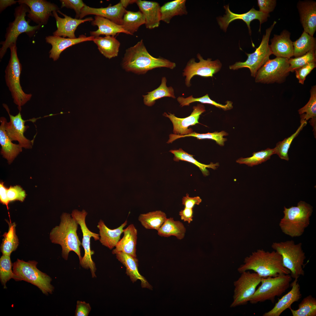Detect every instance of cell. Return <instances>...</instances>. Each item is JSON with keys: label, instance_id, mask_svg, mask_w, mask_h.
Segmentation results:
<instances>
[{"label": "cell", "instance_id": "1", "mask_svg": "<svg viewBox=\"0 0 316 316\" xmlns=\"http://www.w3.org/2000/svg\"><path fill=\"white\" fill-rule=\"evenodd\" d=\"M121 66L126 71L143 74L156 68L165 67L173 69L176 64L163 58L152 56L148 52L141 39L126 50Z\"/></svg>", "mask_w": 316, "mask_h": 316}, {"label": "cell", "instance_id": "2", "mask_svg": "<svg viewBox=\"0 0 316 316\" xmlns=\"http://www.w3.org/2000/svg\"><path fill=\"white\" fill-rule=\"evenodd\" d=\"M249 270L253 271L262 278L290 274V271L283 266L281 255L274 250L269 252L259 249L245 258L244 263L237 270L241 273Z\"/></svg>", "mask_w": 316, "mask_h": 316}, {"label": "cell", "instance_id": "3", "mask_svg": "<svg viewBox=\"0 0 316 316\" xmlns=\"http://www.w3.org/2000/svg\"><path fill=\"white\" fill-rule=\"evenodd\" d=\"M78 224L70 214L64 213L61 217L59 224L53 228L50 232V240L52 243L61 245L62 257L66 260L71 251L77 254L80 261L82 258L80 248L81 243L77 232Z\"/></svg>", "mask_w": 316, "mask_h": 316}, {"label": "cell", "instance_id": "4", "mask_svg": "<svg viewBox=\"0 0 316 316\" xmlns=\"http://www.w3.org/2000/svg\"><path fill=\"white\" fill-rule=\"evenodd\" d=\"M313 207L304 201L299 202L296 206L284 207V216L279 226L284 234L293 238L302 236L310 224Z\"/></svg>", "mask_w": 316, "mask_h": 316}, {"label": "cell", "instance_id": "5", "mask_svg": "<svg viewBox=\"0 0 316 316\" xmlns=\"http://www.w3.org/2000/svg\"><path fill=\"white\" fill-rule=\"evenodd\" d=\"M9 48L11 55L5 71V82L11 92L13 102L18 106L19 111H21V107L30 99L32 95L25 93L20 85L22 66L18 56L16 44H12Z\"/></svg>", "mask_w": 316, "mask_h": 316}, {"label": "cell", "instance_id": "6", "mask_svg": "<svg viewBox=\"0 0 316 316\" xmlns=\"http://www.w3.org/2000/svg\"><path fill=\"white\" fill-rule=\"evenodd\" d=\"M30 10L28 6L24 4H20L15 8L14 20L10 23L6 29L5 40L0 42V44L2 45L0 49L1 59L3 58L7 49L12 44H16L19 35L25 33L29 37H32L42 26L40 25L33 26L29 25L30 20H26L25 17L26 13H28Z\"/></svg>", "mask_w": 316, "mask_h": 316}, {"label": "cell", "instance_id": "7", "mask_svg": "<svg viewBox=\"0 0 316 316\" xmlns=\"http://www.w3.org/2000/svg\"><path fill=\"white\" fill-rule=\"evenodd\" d=\"M35 261L25 262L17 259L13 264V279L16 281H24L37 287L43 294L51 293L54 287L51 284V278L37 267Z\"/></svg>", "mask_w": 316, "mask_h": 316}, {"label": "cell", "instance_id": "8", "mask_svg": "<svg viewBox=\"0 0 316 316\" xmlns=\"http://www.w3.org/2000/svg\"><path fill=\"white\" fill-rule=\"evenodd\" d=\"M272 248L281 256L283 266L290 272L294 279L304 276L303 266L306 257L301 243L296 244L293 240L273 242Z\"/></svg>", "mask_w": 316, "mask_h": 316}, {"label": "cell", "instance_id": "9", "mask_svg": "<svg viewBox=\"0 0 316 316\" xmlns=\"http://www.w3.org/2000/svg\"><path fill=\"white\" fill-rule=\"evenodd\" d=\"M292 280L289 274L262 278L261 285L256 290L249 302L255 304L269 300L274 303L276 297L280 296L289 288Z\"/></svg>", "mask_w": 316, "mask_h": 316}, {"label": "cell", "instance_id": "10", "mask_svg": "<svg viewBox=\"0 0 316 316\" xmlns=\"http://www.w3.org/2000/svg\"><path fill=\"white\" fill-rule=\"evenodd\" d=\"M276 22L274 21L272 24L266 30L265 34L263 36L261 42L255 51L251 54L246 53L248 56L244 62H237L229 66L231 70H236L240 68H248L252 77H255L259 69L269 59L272 54L269 47V37L274 27Z\"/></svg>", "mask_w": 316, "mask_h": 316}, {"label": "cell", "instance_id": "11", "mask_svg": "<svg viewBox=\"0 0 316 316\" xmlns=\"http://www.w3.org/2000/svg\"><path fill=\"white\" fill-rule=\"evenodd\" d=\"M233 282L234 286L233 301L230 307L233 308L246 305L254 293L262 277L256 273L246 271L241 273Z\"/></svg>", "mask_w": 316, "mask_h": 316}, {"label": "cell", "instance_id": "12", "mask_svg": "<svg viewBox=\"0 0 316 316\" xmlns=\"http://www.w3.org/2000/svg\"><path fill=\"white\" fill-rule=\"evenodd\" d=\"M87 213L84 210L80 211L77 209L73 210L71 214L72 217L80 225L83 234V239L81 245L84 250V254L80 261L81 266L83 268L90 270L92 278L96 277V267L95 262L92 258V255L94 252L91 250L90 247V239L93 238L95 241L99 239V235L91 231L87 226L85 218Z\"/></svg>", "mask_w": 316, "mask_h": 316}, {"label": "cell", "instance_id": "13", "mask_svg": "<svg viewBox=\"0 0 316 316\" xmlns=\"http://www.w3.org/2000/svg\"><path fill=\"white\" fill-rule=\"evenodd\" d=\"M288 59L276 57L268 60L259 69L255 77V82L264 84L280 83L290 72Z\"/></svg>", "mask_w": 316, "mask_h": 316}, {"label": "cell", "instance_id": "14", "mask_svg": "<svg viewBox=\"0 0 316 316\" xmlns=\"http://www.w3.org/2000/svg\"><path fill=\"white\" fill-rule=\"evenodd\" d=\"M197 57L199 61L197 62L194 58L191 59L183 71V75L186 76L185 83L188 87L191 86L190 80L194 76L212 77L220 70L222 67V64L219 59L212 61V59L209 58L204 59L199 53Z\"/></svg>", "mask_w": 316, "mask_h": 316}, {"label": "cell", "instance_id": "15", "mask_svg": "<svg viewBox=\"0 0 316 316\" xmlns=\"http://www.w3.org/2000/svg\"><path fill=\"white\" fill-rule=\"evenodd\" d=\"M3 106L7 112L10 118V121H6L5 124V129L7 135L11 141H17L22 148L31 149L33 145L34 139L30 140L24 135V133L29 127L25 125V122L28 120H24L22 118L20 111L15 116L11 115L8 106L3 104Z\"/></svg>", "mask_w": 316, "mask_h": 316}, {"label": "cell", "instance_id": "16", "mask_svg": "<svg viewBox=\"0 0 316 316\" xmlns=\"http://www.w3.org/2000/svg\"><path fill=\"white\" fill-rule=\"evenodd\" d=\"M18 2L27 5L30 9L27 15L28 17L42 25L47 23L49 17L53 16L54 11L59 10L56 5L45 0H19Z\"/></svg>", "mask_w": 316, "mask_h": 316}, {"label": "cell", "instance_id": "17", "mask_svg": "<svg viewBox=\"0 0 316 316\" xmlns=\"http://www.w3.org/2000/svg\"><path fill=\"white\" fill-rule=\"evenodd\" d=\"M224 7L225 10L226 14L223 17H219L217 18V21L220 28L226 32L229 24L233 21L237 19L243 20L246 23L248 29L249 34L251 35V31L250 24L252 20L257 19L260 23L259 32L260 31L261 24L266 22L269 14L265 13L256 10L253 8L248 12L241 14L235 13L230 10L229 5L224 6Z\"/></svg>", "mask_w": 316, "mask_h": 316}, {"label": "cell", "instance_id": "18", "mask_svg": "<svg viewBox=\"0 0 316 316\" xmlns=\"http://www.w3.org/2000/svg\"><path fill=\"white\" fill-rule=\"evenodd\" d=\"M193 109L190 115L183 118L177 117L174 114L170 113H164L163 115L169 118L172 123L174 134L184 135L190 134L193 132V130L188 127L200 123L198 120L200 116L205 111V106L202 104H198L197 106H194Z\"/></svg>", "mask_w": 316, "mask_h": 316}, {"label": "cell", "instance_id": "19", "mask_svg": "<svg viewBox=\"0 0 316 316\" xmlns=\"http://www.w3.org/2000/svg\"><path fill=\"white\" fill-rule=\"evenodd\" d=\"M56 23L57 30L53 33L54 36L74 39L76 37L75 31L78 27L85 22L92 21L94 19L89 17L83 19L73 18L61 12L59 10L52 12Z\"/></svg>", "mask_w": 316, "mask_h": 316}, {"label": "cell", "instance_id": "20", "mask_svg": "<svg viewBox=\"0 0 316 316\" xmlns=\"http://www.w3.org/2000/svg\"><path fill=\"white\" fill-rule=\"evenodd\" d=\"M126 11L125 8L120 2L114 6L110 4L105 8H94L85 4L81 10L79 19H82L88 15H94L102 16L121 25Z\"/></svg>", "mask_w": 316, "mask_h": 316}, {"label": "cell", "instance_id": "21", "mask_svg": "<svg viewBox=\"0 0 316 316\" xmlns=\"http://www.w3.org/2000/svg\"><path fill=\"white\" fill-rule=\"evenodd\" d=\"M95 37L91 36L87 37L83 35L74 39L54 35L46 36L45 38L46 42L52 46L51 49L49 52V57L54 61H56L59 58L61 52L66 49L81 42L93 41Z\"/></svg>", "mask_w": 316, "mask_h": 316}, {"label": "cell", "instance_id": "22", "mask_svg": "<svg viewBox=\"0 0 316 316\" xmlns=\"http://www.w3.org/2000/svg\"><path fill=\"white\" fill-rule=\"evenodd\" d=\"M298 8L304 31L313 36L316 30V3L312 1H299Z\"/></svg>", "mask_w": 316, "mask_h": 316}, {"label": "cell", "instance_id": "23", "mask_svg": "<svg viewBox=\"0 0 316 316\" xmlns=\"http://www.w3.org/2000/svg\"><path fill=\"white\" fill-rule=\"evenodd\" d=\"M291 283V290L279 299L274 307L270 310L265 312L263 316H279L285 310L291 307V305L297 302L302 297L300 286L298 279H294Z\"/></svg>", "mask_w": 316, "mask_h": 316}, {"label": "cell", "instance_id": "24", "mask_svg": "<svg viewBox=\"0 0 316 316\" xmlns=\"http://www.w3.org/2000/svg\"><path fill=\"white\" fill-rule=\"evenodd\" d=\"M290 33L284 30L280 35H274L269 45L272 54L276 57L290 59L293 56V42L290 39Z\"/></svg>", "mask_w": 316, "mask_h": 316}, {"label": "cell", "instance_id": "25", "mask_svg": "<svg viewBox=\"0 0 316 316\" xmlns=\"http://www.w3.org/2000/svg\"><path fill=\"white\" fill-rule=\"evenodd\" d=\"M123 236L118 242L112 253L116 254L122 252L136 257V246L137 239V230L134 224L129 225L124 229Z\"/></svg>", "mask_w": 316, "mask_h": 316}, {"label": "cell", "instance_id": "26", "mask_svg": "<svg viewBox=\"0 0 316 316\" xmlns=\"http://www.w3.org/2000/svg\"><path fill=\"white\" fill-rule=\"evenodd\" d=\"M116 258L126 268V273L129 276L133 283L139 280L141 282L142 288L152 289V286L148 283L146 279L139 273L138 266V260L136 257L122 252L116 254Z\"/></svg>", "mask_w": 316, "mask_h": 316}, {"label": "cell", "instance_id": "27", "mask_svg": "<svg viewBox=\"0 0 316 316\" xmlns=\"http://www.w3.org/2000/svg\"><path fill=\"white\" fill-rule=\"evenodd\" d=\"M136 3L143 14L146 27L152 29L158 27L161 21L160 6L155 1L137 0Z\"/></svg>", "mask_w": 316, "mask_h": 316}, {"label": "cell", "instance_id": "28", "mask_svg": "<svg viewBox=\"0 0 316 316\" xmlns=\"http://www.w3.org/2000/svg\"><path fill=\"white\" fill-rule=\"evenodd\" d=\"M127 220L117 228L111 229L108 228L104 221L100 219L97 227L99 230V240L102 245L111 250L115 247L120 239L123 231V228L127 224Z\"/></svg>", "mask_w": 316, "mask_h": 316}, {"label": "cell", "instance_id": "29", "mask_svg": "<svg viewBox=\"0 0 316 316\" xmlns=\"http://www.w3.org/2000/svg\"><path fill=\"white\" fill-rule=\"evenodd\" d=\"M6 118L1 117L0 118V144L1 146V154L7 159L9 163H11L18 155L22 151V147L19 144L12 142L6 134L5 124Z\"/></svg>", "mask_w": 316, "mask_h": 316}, {"label": "cell", "instance_id": "30", "mask_svg": "<svg viewBox=\"0 0 316 316\" xmlns=\"http://www.w3.org/2000/svg\"><path fill=\"white\" fill-rule=\"evenodd\" d=\"M91 24L93 26H97L98 28L96 31L90 32V35L95 37L99 36L101 35L114 36L117 34L120 33L129 35L124 30L122 25H118L101 16H95L94 19L91 22Z\"/></svg>", "mask_w": 316, "mask_h": 316}, {"label": "cell", "instance_id": "31", "mask_svg": "<svg viewBox=\"0 0 316 316\" xmlns=\"http://www.w3.org/2000/svg\"><path fill=\"white\" fill-rule=\"evenodd\" d=\"M186 2V0H175L167 2L160 7L161 21L169 24L174 16L187 15Z\"/></svg>", "mask_w": 316, "mask_h": 316}, {"label": "cell", "instance_id": "32", "mask_svg": "<svg viewBox=\"0 0 316 316\" xmlns=\"http://www.w3.org/2000/svg\"><path fill=\"white\" fill-rule=\"evenodd\" d=\"M93 41L100 52L106 58L111 59L118 56L120 43L114 36L95 37Z\"/></svg>", "mask_w": 316, "mask_h": 316}, {"label": "cell", "instance_id": "33", "mask_svg": "<svg viewBox=\"0 0 316 316\" xmlns=\"http://www.w3.org/2000/svg\"><path fill=\"white\" fill-rule=\"evenodd\" d=\"M310 96L309 100L303 107L298 110L300 115V120L306 121L309 119V122L313 127V131L315 138L316 135V86L312 87L310 90Z\"/></svg>", "mask_w": 316, "mask_h": 316}, {"label": "cell", "instance_id": "34", "mask_svg": "<svg viewBox=\"0 0 316 316\" xmlns=\"http://www.w3.org/2000/svg\"><path fill=\"white\" fill-rule=\"evenodd\" d=\"M158 235L162 237H168L174 236L179 240L184 237L186 229L183 224L179 221H175L173 218H167L157 231Z\"/></svg>", "mask_w": 316, "mask_h": 316}, {"label": "cell", "instance_id": "35", "mask_svg": "<svg viewBox=\"0 0 316 316\" xmlns=\"http://www.w3.org/2000/svg\"><path fill=\"white\" fill-rule=\"evenodd\" d=\"M166 82V78L163 77L161 84L158 88L148 92L147 95H142L144 103L145 105L152 106L154 104L156 100L165 97L176 98L173 88L171 86L167 87Z\"/></svg>", "mask_w": 316, "mask_h": 316}, {"label": "cell", "instance_id": "36", "mask_svg": "<svg viewBox=\"0 0 316 316\" xmlns=\"http://www.w3.org/2000/svg\"><path fill=\"white\" fill-rule=\"evenodd\" d=\"M145 23V17L140 11L133 12L126 10L121 25L129 35H133L140 26Z\"/></svg>", "mask_w": 316, "mask_h": 316}, {"label": "cell", "instance_id": "37", "mask_svg": "<svg viewBox=\"0 0 316 316\" xmlns=\"http://www.w3.org/2000/svg\"><path fill=\"white\" fill-rule=\"evenodd\" d=\"M167 218L164 212L158 210L140 214L138 219L146 229L158 231Z\"/></svg>", "mask_w": 316, "mask_h": 316}, {"label": "cell", "instance_id": "38", "mask_svg": "<svg viewBox=\"0 0 316 316\" xmlns=\"http://www.w3.org/2000/svg\"><path fill=\"white\" fill-rule=\"evenodd\" d=\"M169 152L174 155L173 158L174 161L179 162L183 161L190 162L198 167L201 171L204 176H207L209 172L207 168H211L215 169L219 166L218 163L214 164L211 162L209 164H205L201 163L196 160L193 157V155L190 154L184 151L181 148L178 150H171Z\"/></svg>", "mask_w": 316, "mask_h": 316}, {"label": "cell", "instance_id": "39", "mask_svg": "<svg viewBox=\"0 0 316 316\" xmlns=\"http://www.w3.org/2000/svg\"><path fill=\"white\" fill-rule=\"evenodd\" d=\"M316 44L315 38L304 31L300 37L293 42V56L299 57L311 50H315Z\"/></svg>", "mask_w": 316, "mask_h": 316}, {"label": "cell", "instance_id": "40", "mask_svg": "<svg viewBox=\"0 0 316 316\" xmlns=\"http://www.w3.org/2000/svg\"><path fill=\"white\" fill-rule=\"evenodd\" d=\"M9 229L7 232L3 235L4 238L1 246V251L3 255L10 256L15 251L18 245V240L16 232L15 223L8 222Z\"/></svg>", "mask_w": 316, "mask_h": 316}, {"label": "cell", "instance_id": "41", "mask_svg": "<svg viewBox=\"0 0 316 316\" xmlns=\"http://www.w3.org/2000/svg\"><path fill=\"white\" fill-rule=\"evenodd\" d=\"M228 133L224 131L220 132H215L213 133H206L200 134L195 132L188 135H180L171 134L169 135V139L167 143H172L174 141L177 139L186 137H193L196 138L197 139H210L215 141L217 143L221 146L224 145V142L227 140V139L224 138L223 137L228 135Z\"/></svg>", "mask_w": 316, "mask_h": 316}, {"label": "cell", "instance_id": "42", "mask_svg": "<svg viewBox=\"0 0 316 316\" xmlns=\"http://www.w3.org/2000/svg\"><path fill=\"white\" fill-rule=\"evenodd\" d=\"M177 100L181 107L188 106L190 103L194 102H199L202 103L207 104L214 105L217 108L221 109L224 111L230 110L233 108V102L231 101H227L226 102V104L224 105L220 104L211 99L208 94L202 97L197 98H194L193 95H191L186 98L182 97H179L177 98Z\"/></svg>", "mask_w": 316, "mask_h": 316}, {"label": "cell", "instance_id": "43", "mask_svg": "<svg viewBox=\"0 0 316 316\" xmlns=\"http://www.w3.org/2000/svg\"><path fill=\"white\" fill-rule=\"evenodd\" d=\"M307 123V121L300 120V125L295 133L282 141L277 142L274 148L275 154H277L281 159L288 161V152L291 145L294 139L298 136Z\"/></svg>", "mask_w": 316, "mask_h": 316}, {"label": "cell", "instance_id": "44", "mask_svg": "<svg viewBox=\"0 0 316 316\" xmlns=\"http://www.w3.org/2000/svg\"><path fill=\"white\" fill-rule=\"evenodd\" d=\"M298 309L290 310L293 316H316V299L309 295L304 298L299 304Z\"/></svg>", "mask_w": 316, "mask_h": 316}, {"label": "cell", "instance_id": "45", "mask_svg": "<svg viewBox=\"0 0 316 316\" xmlns=\"http://www.w3.org/2000/svg\"><path fill=\"white\" fill-rule=\"evenodd\" d=\"M274 154H275L274 148H268L265 150L254 152L251 157L240 158L236 161V162L239 164H245L248 166H253L266 161Z\"/></svg>", "mask_w": 316, "mask_h": 316}, {"label": "cell", "instance_id": "46", "mask_svg": "<svg viewBox=\"0 0 316 316\" xmlns=\"http://www.w3.org/2000/svg\"><path fill=\"white\" fill-rule=\"evenodd\" d=\"M10 256L3 255L0 258V279L4 288H6L7 282L13 278V264Z\"/></svg>", "mask_w": 316, "mask_h": 316}, {"label": "cell", "instance_id": "47", "mask_svg": "<svg viewBox=\"0 0 316 316\" xmlns=\"http://www.w3.org/2000/svg\"><path fill=\"white\" fill-rule=\"evenodd\" d=\"M313 61H316L315 50H311L299 57L289 59V71L293 72L296 69Z\"/></svg>", "mask_w": 316, "mask_h": 316}, {"label": "cell", "instance_id": "48", "mask_svg": "<svg viewBox=\"0 0 316 316\" xmlns=\"http://www.w3.org/2000/svg\"><path fill=\"white\" fill-rule=\"evenodd\" d=\"M61 8L66 7L73 9L76 14L75 18L79 19L81 10L85 4L82 0H60Z\"/></svg>", "mask_w": 316, "mask_h": 316}, {"label": "cell", "instance_id": "49", "mask_svg": "<svg viewBox=\"0 0 316 316\" xmlns=\"http://www.w3.org/2000/svg\"><path fill=\"white\" fill-rule=\"evenodd\" d=\"M7 195L9 201L19 200L23 202L26 196L25 191L19 186H10L7 190Z\"/></svg>", "mask_w": 316, "mask_h": 316}, {"label": "cell", "instance_id": "50", "mask_svg": "<svg viewBox=\"0 0 316 316\" xmlns=\"http://www.w3.org/2000/svg\"><path fill=\"white\" fill-rule=\"evenodd\" d=\"M316 61H313L296 69V76L298 80L299 83L303 84L307 75L316 67Z\"/></svg>", "mask_w": 316, "mask_h": 316}, {"label": "cell", "instance_id": "51", "mask_svg": "<svg viewBox=\"0 0 316 316\" xmlns=\"http://www.w3.org/2000/svg\"><path fill=\"white\" fill-rule=\"evenodd\" d=\"M276 2V0H258L259 11L265 13L269 14L275 9Z\"/></svg>", "mask_w": 316, "mask_h": 316}, {"label": "cell", "instance_id": "52", "mask_svg": "<svg viewBox=\"0 0 316 316\" xmlns=\"http://www.w3.org/2000/svg\"><path fill=\"white\" fill-rule=\"evenodd\" d=\"M91 310L89 304L84 301L78 300L77 302L75 316H87Z\"/></svg>", "mask_w": 316, "mask_h": 316}, {"label": "cell", "instance_id": "53", "mask_svg": "<svg viewBox=\"0 0 316 316\" xmlns=\"http://www.w3.org/2000/svg\"><path fill=\"white\" fill-rule=\"evenodd\" d=\"M202 200L199 196L193 197H189L188 194L183 197L182 199V204L185 207L193 208L195 205H199Z\"/></svg>", "mask_w": 316, "mask_h": 316}, {"label": "cell", "instance_id": "54", "mask_svg": "<svg viewBox=\"0 0 316 316\" xmlns=\"http://www.w3.org/2000/svg\"><path fill=\"white\" fill-rule=\"evenodd\" d=\"M193 208L185 207L183 209L181 210L179 215L181 220L190 223L193 220Z\"/></svg>", "mask_w": 316, "mask_h": 316}, {"label": "cell", "instance_id": "55", "mask_svg": "<svg viewBox=\"0 0 316 316\" xmlns=\"http://www.w3.org/2000/svg\"><path fill=\"white\" fill-rule=\"evenodd\" d=\"M7 188L4 185V183H0V200L1 202L6 206L8 209V204L9 202L7 195Z\"/></svg>", "mask_w": 316, "mask_h": 316}, {"label": "cell", "instance_id": "56", "mask_svg": "<svg viewBox=\"0 0 316 316\" xmlns=\"http://www.w3.org/2000/svg\"><path fill=\"white\" fill-rule=\"evenodd\" d=\"M18 2L17 1L14 0H0V11L1 12L7 7L11 5L16 4Z\"/></svg>", "mask_w": 316, "mask_h": 316}, {"label": "cell", "instance_id": "57", "mask_svg": "<svg viewBox=\"0 0 316 316\" xmlns=\"http://www.w3.org/2000/svg\"><path fill=\"white\" fill-rule=\"evenodd\" d=\"M137 0H121L120 2L123 6L126 8L128 5L136 3Z\"/></svg>", "mask_w": 316, "mask_h": 316}]
</instances>
